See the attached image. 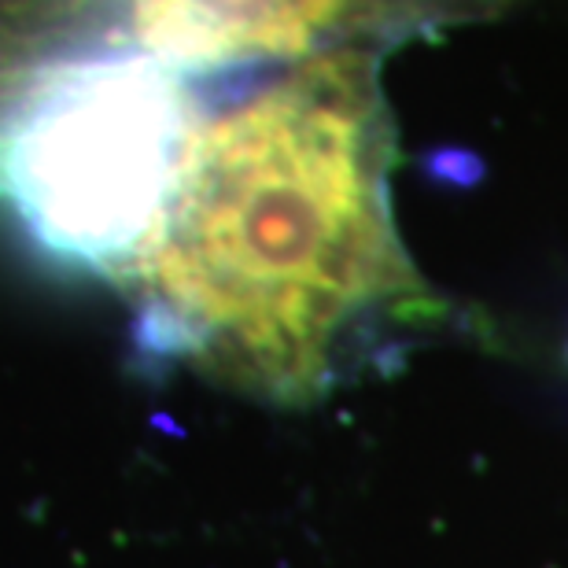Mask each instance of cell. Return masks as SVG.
Segmentation results:
<instances>
[{"mask_svg":"<svg viewBox=\"0 0 568 568\" xmlns=\"http://www.w3.org/2000/svg\"><path fill=\"white\" fill-rule=\"evenodd\" d=\"M388 163L373 52L274 67L203 104L126 277L141 347L277 403L322 395L373 328L428 306Z\"/></svg>","mask_w":568,"mask_h":568,"instance_id":"obj_1","label":"cell"},{"mask_svg":"<svg viewBox=\"0 0 568 568\" xmlns=\"http://www.w3.org/2000/svg\"><path fill=\"white\" fill-rule=\"evenodd\" d=\"M484 4L487 0H0V30L27 55L63 44H122L207 82L328 52H373V41Z\"/></svg>","mask_w":568,"mask_h":568,"instance_id":"obj_3","label":"cell"},{"mask_svg":"<svg viewBox=\"0 0 568 568\" xmlns=\"http://www.w3.org/2000/svg\"><path fill=\"white\" fill-rule=\"evenodd\" d=\"M200 78L122 44H63L0 78V211L49 263L130 277L174 192Z\"/></svg>","mask_w":568,"mask_h":568,"instance_id":"obj_2","label":"cell"}]
</instances>
